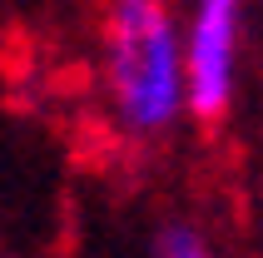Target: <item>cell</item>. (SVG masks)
I'll return each mask as SVG.
<instances>
[{
  "label": "cell",
  "mask_w": 263,
  "mask_h": 258,
  "mask_svg": "<svg viewBox=\"0 0 263 258\" xmlns=\"http://www.w3.org/2000/svg\"><path fill=\"white\" fill-rule=\"evenodd\" d=\"M154 258H209V244L189 224H169L159 233V244H154Z\"/></svg>",
  "instance_id": "obj_3"
},
{
  "label": "cell",
  "mask_w": 263,
  "mask_h": 258,
  "mask_svg": "<svg viewBox=\"0 0 263 258\" xmlns=\"http://www.w3.org/2000/svg\"><path fill=\"white\" fill-rule=\"evenodd\" d=\"M238 5L243 0H194L184 25V80H189V115L199 124H219L234 100L238 75Z\"/></svg>",
  "instance_id": "obj_2"
},
{
  "label": "cell",
  "mask_w": 263,
  "mask_h": 258,
  "mask_svg": "<svg viewBox=\"0 0 263 258\" xmlns=\"http://www.w3.org/2000/svg\"><path fill=\"white\" fill-rule=\"evenodd\" d=\"M104 85L119 124L154 139L189 115L184 40L169 0H109L104 10Z\"/></svg>",
  "instance_id": "obj_1"
}]
</instances>
